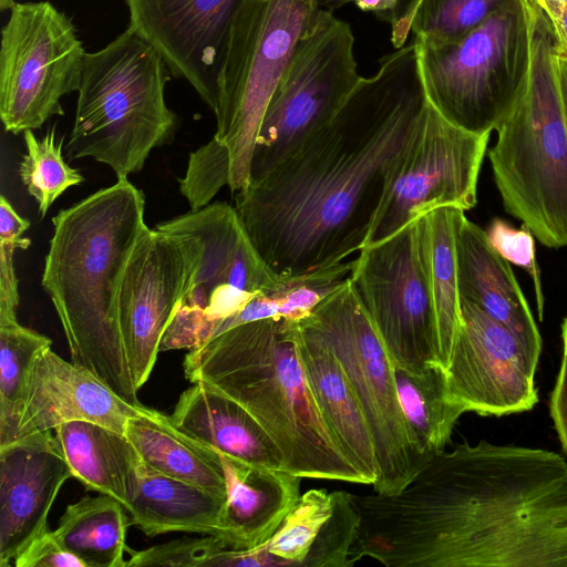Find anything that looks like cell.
Listing matches in <instances>:
<instances>
[{
    "label": "cell",
    "instance_id": "60d3db41",
    "mask_svg": "<svg viewBox=\"0 0 567 567\" xmlns=\"http://www.w3.org/2000/svg\"><path fill=\"white\" fill-rule=\"evenodd\" d=\"M550 415L561 446L567 453V355H563L560 370L551 392Z\"/></svg>",
    "mask_w": 567,
    "mask_h": 567
},
{
    "label": "cell",
    "instance_id": "603a6c76",
    "mask_svg": "<svg viewBox=\"0 0 567 567\" xmlns=\"http://www.w3.org/2000/svg\"><path fill=\"white\" fill-rule=\"evenodd\" d=\"M169 417L182 432L219 454L259 467H284L279 450L256 420L203 383H193L179 395Z\"/></svg>",
    "mask_w": 567,
    "mask_h": 567
},
{
    "label": "cell",
    "instance_id": "3957f363",
    "mask_svg": "<svg viewBox=\"0 0 567 567\" xmlns=\"http://www.w3.org/2000/svg\"><path fill=\"white\" fill-rule=\"evenodd\" d=\"M145 196L118 178L53 218L41 284L63 328L72 362L120 398L137 399L117 319L122 276L142 233Z\"/></svg>",
    "mask_w": 567,
    "mask_h": 567
},
{
    "label": "cell",
    "instance_id": "f1b7e54d",
    "mask_svg": "<svg viewBox=\"0 0 567 567\" xmlns=\"http://www.w3.org/2000/svg\"><path fill=\"white\" fill-rule=\"evenodd\" d=\"M395 381L403 413L424 452L433 457L445 451L464 413L447 396L445 370L433 367L415 375L395 368Z\"/></svg>",
    "mask_w": 567,
    "mask_h": 567
},
{
    "label": "cell",
    "instance_id": "6da1fadb",
    "mask_svg": "<svg viewBox=\"0 0 567 567\" xmlns=\"http://www.w3.org/2000/svg\"><path fill=\"white\" fill-rule=\"evenodd\" d=\"M425 102L411 42L383 55L327 124L236 193L240 223L277 278L332 267L365 245Z\"/></svg>",
    "mask_w": 567,
    "mask_h": 567
},
{
    "label": "cell",
    "instance_id": "f546056e",
    "mask_svg": "<svg viewBox=\"0 0 567 567\" xmlns=\"http://www.w3.org/2000/svg\"><path fill=\"white\" fill-rule=\"evenodd\" d=\"M509 1L409 0L391 24V43L394 49L402 48L411 34L429 44L457 41Z\"/></svg>",
    "mask_w": 567,
    "mask_h": 567
},
{
    "label": "cell",
    "instance_id": "83f0119b",
    "mask_svg": "<svg viewBox=\"0 0 567 567\" xmlns=\"http://www.w3.org/2000/svg\"><path fill=\"white\" fill-rule=\"evenodd\" d=\"M124 509L121 502L109 495L83 497L68 505L52 534L86 567H125L131 520Z\"/></svg>",
    "mask_w": 567,
    "mask_h": 567
},
{
    "label": "cell",
    "instance_id": "f6af8a7d",
    "mask_svg": "<svg viewBox=\"0 0 567 567\" xmlns=\"http://www.w3.org/2000/svg\"><path fill=\"white\" fill-rule=\"evenodd\" d=\"M563 355H567V317L561 324Z\"/></svg>",
    "mask_w": 567,
    "mask_h": 567
},
{
    "label": "cell",
    "instance_id": "d590c367",
    "mask_svg": "<svg viewBox=\"0 0 567 567\" xmlns=\"http://www.w3.org/2000/svg\"><path fill=\"white\" fill-rule=\"evenodd\" d=\"M225 547L228 545L224 538L203 535L199 538L171 540L137 551L128 548L130 558L125 567H204L207 566V560L213 553Z\"/></svg>",
    "mask_w": 567,
    "mask_h": 567
},
{
    "label": "cell",
    "instance_id": "7dc6e473",
    "mask_svg": "<svg viewBox=\"0 0 567 567\" xmlns=\"http://www.w3.org/2000/svg\"><path fill=\"white\" fill-rule=\"evenodd\" d=\"M561 55V54H560ZM567 63V55H561Z\"/></svg>",
    "mask_w": 567,
    "mask_h": 567
},
{
    "label": "cell",
    "instance_id": "9c48e42d",
    "mask_svg": "<svg viewBox=\"0 0 567 567\" xmlns=\"http://www.w3.org/2000/svg\"><path fill=\"white\" fill-rule=\"evenodd\" d=\"M301 321L329 347L364 414L379 463L374 493H399L432 457L403 413L395 367L350 278Z\"/></svg>",
    "mask_w": 567,
    "mask_h": 567
},
{
    "label": "cell",
    "instance_id": "f35d334b",
    "mask_svg": "<svg viewBox=\"0 0 567 567\" xmlns=\"http://www.w3.org/2000/svg\"><path fill=\"white\" fill-rule=\"evenodd\" d=\"M31 240H0V323L18 320L19 306L18 278L14 270L16 249H27Z\"/></svg>",
    "mask_w": 567,
    "mask_h": 567
},
{
    "label": "cell",
    "instance_id": "4fadbf2b",
    "mask_svg": "<svg viewBox=\"0 0 567 567\" xmlns=\"http://www.w3.org/2000/svg\"><path fill=\"white\" fill-rule=\"evenodd\" d=\"M349 278L395 368L415 375L442 368L417 218L362 247Z\"/></svg>",
    "mask_w": 567,
    "mask_h": 567
},
{
    "label": "cell",
    "instance_id": "d6986e66",
    "mask_svg": "<svg viewBox=\"0 0 567 567\" xmlns=\"http://www.w3.org/2000/svg\"><path fill=\"white\" fill-rule=\"evenodd\" d=\"M146 410L126 402L87 369L65 361L49 347L32 364L16 420L0 446L75 420L125 434L127 421Z\"/></svg>",
    "mask_w": 567,
    "mask_h": 567
},
{
    "label": "cell",
    "instance_id": "ba28073f",
    "mask_svg": "<svg viewBox=\"0 0 567 567\" xmlns=\"http://www.w3.org/2000/svg\"><path fill=\"white\" fill-rule=\"evenodd\" d=\"M319 10L318 0L240 1L218 74L214 112L213 137L228 152L231 192L249 184L267 105Z\"/></svg>",
    "mask_w": 567,
    "mask_h": 567
},
{
    "label": "cell",
    "instance_id": "7bdbcfd3",
    "mask_svg": "<svg viewBox=\"0 0 567 567\" xmlns=\"http://www.w3.org/2000/svg\"><path fill=\"white\" fill-rule=\"evenodd\" d=\"M30 221L21 217L11 203L0 196V240H24L23 234L29 229Z\"/></svg>",
    "mask_w": 567,
    "mask_h": 567
},
{
    "label": "cell",
    "instance_id": "b9f144b4",
    "mask_svg": "<svg viewBox=\"0 0 567 567\" xmlns=\"http://www.w3.org/2000/svg\"><path fill=\"white\" fill-rule=\"evenodd\" d=\"M551 28L559 54L567 55V0H534Z\"/></svg>",
    "mask_w": 567,
    "mask_h": 567
},
{
    "label": "cell",
    "instance_id": "2e32d148",
    "mask_svg": "<svg viewBox=\"0 0 567 567\" xmlns=\"http://www.w3.org/2000/svg\"><path fill=\"white\" fill-rule=\"evenodd\" d=\"M461 328L445 369L450 401L462 411L506 415L528 411L538 398L536 367L518 339L461 299Z\"/></svg>",
    "mask_w": 567,
    "mask_h": 567
},
{
    "label": "cell",
    "instance_id": "836d02e7",
    "mask_svg": "<svg viewBox=\"0 0 567 567\" xmlns=\"http://www.w3.org/2000/svg\"><path fill=\"white\" fill-rule=\"evenodd\" d=\"M333 511L323 524L302 567H351V549L355 544L361 515L352 494L333 492Z\"/></svg>",
    "mask_w": 567,
    "mask_h": 567
},
{
    "label": "cell",
    "instance_id": "8fae6325",
    "mask_svg": "<svg viewBox=\"0 0 567 567\" xmlns=\"http://www.w3.org/2000/svg\"><path fill=\"white\" fill-rule=\"evenodd\" d=\"M360 79L350 24L320 8L267 105L249 183L266 175L327 124Z\"/></svg>",
    "mask_w": 567,
    "mask_h": 567
},
{
    "label": "cell",
    "instance_id": "44dd1931",
    "mask_svg": "<svg viewBox=\"0 0 567 567\" xmlns=\"http://www.w3.org/2000/svg\"><path fill=\"white\" fill-rule=\"evenodd\" d=\"M456 254L461 299L509 329L537 365L540 333L509 262L493 248L486 231L466 217L458 230Z\"/></svg>",
    "mask_w": 567,
    "mask_h": 567
},
{
    "label": "cell",
    "instance_id": "4dcf8cb0",
    "mask_svg": "<svg viewBox=\"0 0 567 567\" xmlns=\"http://www.w3.org/2000/svg\"><path fill=\"white\" fill-rule=\"evenodd\" d=\"M51 344L18 320L0 323V444L11 431L35 358Z\"/></svg>",
    "mask_w": 567,
    "mask_h": 567
},
{
    "label": "cell",
    "instance_id": "ac0fdd59",
    "mask_svg": "<svg viewBox=\"0 0 567 567\" xmlns=\"http://www.w3.org/2000/svg\"><path fill=\"white\" fill-rule=\"evenodd\" d=\"M52 430L0 446V567L49 530L50 509L73 477Z\"/></svg>",
    "mask_w": 567,
    "mask_h": 567
},
{
    "label": "cell",
    "instance_id": "d6a6232c",
    "mask_svg": "<svg viewBox=\"0 0 567 567\" xmlns=\"http://www.w3.org/2000/svg\"><path fill=\"white\" fill-rule=\"evenodd\" d=\"M333 492L311 488L301 494L278 530L262 547L286 566L302 564L333 511Z\"/></svg>",
    "mask_w": 567,
    "mask_h": 567
},
{
    "label": "cell",
    "instance_id": "9a60e30c",
    "mask_svg": "<svg viewBox=\"0 0 567 567\" xmlns=\"http://www.w3.org/2000/svg\"><path fill=\"white\" fill-rule=\"evenodd\" d=\"M197 258L187 234L142 233L125 266L117 296V319L131 375L138 391L148 380L159 343Z\"/></svg>",
    "mask_w": 567,
    "mask_h": 567
},
{
    "label": "cell",
    "instance_id": "bcb514c9",
    "mask_svg": "<svg viewBox=\"0 0 567 567\" xmlns=\"http://www.w3.org/2000/svg\"><path fill=\"white\" fill-rule=\"evenodd\" d=\"M17 2L14 0H0V9L2 11L4 10H11Z\"/></svg>",
    "mask_w": 567,
    "mask_h": 567
},
{
    "label": "cell",
    "instance_id": "ab89813d",
    "mask_svg": "<svg viewBox=\"0 0 567 567\" xmlns=\"http://www.w3.org/2000/svg\"><path fill=\"white\" fill-rule=\"evenodd\" d=\"M409 0H318L320 8L333 11L348 3L360 10L373 13L377 18L393 24Z\"/></svg>",
    "mask_w": 567,
    "mask_h": 567
},
{
    "label": "cell",
    "instance_id": "5b68a950",
    "mask_svg": "<svg viewBox=\"0 0 567 567\" xmlns=\"http://www.w3.org/2000/svg\"><path fill=\"white\" fill-rule=\"evenodd\" d=\"M530 64L525 87L497 126L488 158L504 209L549 248L567 247V116L559 51L528 0Z\"/></svg>",
    "mask_w": 567,
    "mask_h": 567
},
{
    "label": "cell",
    "instance_id": "ee69618b",
    "mask_svg": "<svg viewBox=\"0 0 567 567\" xmlns=\"http://www.w3.org/2000/svg\"><path fill=\"white\" fill-rule=\"evenodd\" d=\"M559 63H560L563 96H564V103H565V110H566V116H567V63L561 55L559 58Z\"/></svg>",
    "mask_w": 567,
    "mask_h": 567
},
{
    "label": "cell",
    "instance_id": "7402d4cb",
    "mask_svg": "<svg viewBox=\"0 0 567 567\" xmlns=\"http://www.w3.org/2000/svg\"><path fill=\"white\" fill-rule=\"evenodd\" d=\"M219 455L227 487L221 538L237 550L264 546L297 504L302 477Z\"/></svg>",
    "mask_w": 567,
    "mask_h": 567
},
{
    "label": "cell",
    "instance_id": "1f68e13d",
    "mask_svg": "<svg viewBox=\"0 0 567 567\" xmlns=\"http://www.w3.org/2000/svg\"><path fill=\"white\" fill-rule=\"evenodd\" d=\"M23 134L25 153L19 163L18 173L28 193L37 200L41 217L51 205L70 187L80 185L84 177L71 167L62 155L63 137L56 141L53 126L38 138L33 130Z\"/></svg>",
    "mask_w": 567,
    "mask_h": 567
},
{
    "label": "cell",
    "instance_id": "30bf717a",
    "mask_svg": "<svg viewBox=\"0 0 567 567\" xmlns=\"http://www.w3.org/2000/svg\"><path fill=\"white\" fill-rule=\"evenodd\" d=\"M155 228L187 234L197 245L186 292L163 334L159 352L204 344L214 337L218 323L279 279L259 257L235 207L227 203H210Z\"/></svg>",
    "mask_w": 567,
    "mask_h": 567
},
{
    "label": "cell",
    "instance_id": "5bb4252c",
    "mask_svg": "<svg viewBox=\"0 0 567 567\" xmlns=\"http://www.w3.org/2000/svg\"><path fill=\"white\" fill-rule=\"evenodd\" d=\"M489 135L457 127L426 101L364 246L394 235L434 208L472 209Z\"/></svg>",
    "mask_w": 567,
    "mask_h": 567
},
{
    "label": "cell",
    "instance_id": "cb8c5ba5",
    "mask_svg": "<svg viewBox=\"0 0 567 567\" xmlns=\"http://www.w3.org/2000/svg\"><path fill=\"white\" fill-rule=\"evenodd\" d=\"M226 497L166 476L142 461L126 511L131 524L147 537L172 532L221 537Z\"/></svg>",
    "mask_w": 567,
    "mask_h": 567
},
{
    "label": "cell",
    "instance_id": "8d00e7d4",
    "mask_svg": "<svg viewBox=\"0 0 567 567\" xmlns=\"http://www.w3.org/2000/svg\"><path fill=\"white\" fill-rule=\"evenodd\" d=\"M486 235L489 244L505 260L526 269L533 278L537 309L542 319L544 313V296L536 261L534 235L525 225H522L520 229H516L498 218L492 220Z\"/></svg>",
    "mask_w": 567,
    "mask_h": 567
},
{
    "label": "cell",
    "instance_id": "7a4b0ae2",
    "mask_svg": "<svg viewBox=\"0 0 567 567\" xmlns=\"http://www.w3.org/2000/svg\"><path fill=\"white\" fill-rule=\"evenodd\" d=\"M352 498L353 565L567 567V461L551 451L465 442L399 493Z\"/></svg>",
    "mask_w": 567,
    "mask_h": 567
},
{
    "label": "cell",
    "instance_id": "8992f818",
    "mask_svg": "<svg viewBox=\"0 0 567 567\" xmlns=\"http://www.w3.org/2000/svg\"><path fill=\"white\" fill-rule=\"evenodd\" d=\"M168 73L157 50L130 29L86 53L68 157L93 158L117 179L138 173L176 131L177 115L165 101Z\"/></svg>",
    "mask_w": 567,
    "mask_h": 567
},
{
    "label": "cell",
    "instance_id": "74e56055",
    "mask_svg": "<svg viewBox=\"0 0 567 567\" xmlns=\"http://www.w3.org/2000/svg\"><path fill=\"white\" fill-rule=\"evenodd\" d=\"M17 567H86L76 556L63 548L49 529L33 539L13 559Z\"/></svg>",
    "mask_w": 567,
    "mask_h": 567
},
{
    "label": "cell",
    "instance_id": "484cf974",
    "mask_svg": "<svg viewBox=\"0 0 567 567\" xmlns=\"http://www.w3.org/2000/svg\"><path fill=\"white\" fill-rule=\"evenodd\" d=\"M125 435L155 471L227 496L219 453L182 432L169 415L147 408L127 421Z\"/></svg>",
    "mask_w": 567,
    "mask_h": 567
},
{
    "label": "cell",
    "instance_id": "ffe728a7",
    "mask_svg": "<svg viewBox=\"0 0 567 567\" xmlns=\"http://www.w3.org/2000/svg\"><path fill=\"white\" fill-rule=\"evenodd\" d=\"M282 322L324 422L365 484L373 485L379 475L373 440L338 360L322 338L303 321Z\"/></svg>",
    "mask_w": 567,
    "mask_h": 567
},
{
    "label": "cell",
    "instance_id": "4316f807",
    "mask_svg": "<svg viewBox=\"0 0 567 567\" xmlns=\"http://www.w3.org/2000/svg\"><path fill=\"white\" fill-rule=\"evenodd\" d=\"M465 217L458 207L442 206L417 218L435 311L439 363L444 370L462 322L456 243Z\"/></svg>",
    "mask_w": 567,
    "mask_h": 567
},
{
    "label": "cell",
    "instance_id": "e575fe53",
    "mask_svg": "<svg viewBox=\"0 0 567 567\" xmlns=\"http://www.w3.org/2000/svg\"><path fill=\"white\" fill-rule=\"evenodd\" d=\"M230 162L226 148L214 137L190 153L184 177L178 179L179 192L190 210L209 205L221 187L228 186Z\"/></svg>",
    "mask_w": 567,
    "mask_h": 567
},
{
    "label": "cell",
    "instance_id": "d4e9b609",
    "mask_svg": "<svg viewBox=\"0 0 567 567\" xmlns=\"http://www.w3.org/2000/svg\"><path fill=\"white\" fill-rule=\"evenodd\" d=\"M54 431L73 477L86 489L117 499L126 509L142 462L126 435L82 420L64 422Z\"/></svg>",
    "mask_w": 567,
    "mask_h": 567
},
{
    "label": "cell",
    "instance_id": "e0dca14e",
    "mask_svg": "<svg viewBox=\"0 0 567 567\" xmlns=\"http://www.w3.org/2000/svg\"><path fill=\"white\" fill-rule=\"evenodd\" d=\"M241 0H125L128 28L153 45L169 74L213 111L231 23Z\"/></svg>",
    "mask_w": 567,
    "mask_h": 567
},
{
    "label": "cell",
    "instance_id": "7c38bea8",
    "mask_svg": "<svg viewBox=\"0 0 567 567\" xmlns=\"http://www.w3.org/2000/svg\"><path fill=\"white\" fill-rule=\"evenodd\" d=\"M85 50L72 19L49 1L17 2L1 30L0 118L14 135L63 115L78 92Z\"/></svg>",
    "mask_w": 567,
    "mask_h": 567
},
{
    "label": "cell",
    "instance_id": "52a82bcc",
    "mask_svg": "<svg viewBox=\"0 0 567 567\" xmlns=\"http://www.w3.org/2000/svg\"><path fill=\"white\" fill-rule=\"evenodd\" d=\"M426 101L450 123L491 134L518 101L529 72L528 0H511L462 39L413 40Z\"/></svg>",
    "mask_w": 567,
    "mask_h": 567
},
{
    "label": "cell",
    "instance_id": "277c9868",
    "mask_svg": "<svg viewBox=\"0 0 567 567\" xmlns=\"http://www.w3.org/2000/svg\"><path fill=\"white\" fill-rule=\"evenodd\" d=\"M185 378L235 401L302 478L365 484L324 422L282 320L247 322L189 350Z\"/></svg>",
    "mask_w": 567,
    "mask_h": 567
}]
</instances>
